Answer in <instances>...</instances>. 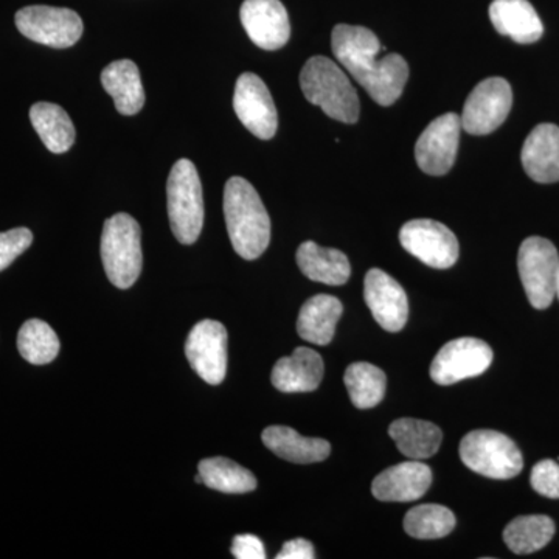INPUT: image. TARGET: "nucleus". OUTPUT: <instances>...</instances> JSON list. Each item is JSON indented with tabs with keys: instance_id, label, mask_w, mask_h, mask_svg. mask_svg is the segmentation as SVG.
<instances>
[{
	"instance_id": "2",
	"label": "nucleus",
	"mask_w": 559,
	"mask_h": 559,
	"mask_svg": "<svg viewBox=\"0 0 559 559\" xmlns=\"http://www.w3.org/2000/svg\"><path fill=\"white\" fill-rule=\"evenodd\" d=\"M224 216L235 252L245 260L263 255L271 241V219L249 180L234 176L224 189Z\"/></svg>"
},
{
	"instance_id": "13",
	"label": "nucleus",
	"mask_w": 559,
	"mask_h": 559,
	"mask_svg": "<svg viewBox=\"0 0 559 559\" xmlns=\"http://www.w3.org/2000/svg\"><path fill=\"white\" fill-rule=\"evenodd\" d=\"M462 130V119L454 112L443 114L429 123L415 145L419 170L429 176L447 175L457 157Z\"/></svg>"
},
{
	"instance_id": "17",
	"label": "nucleus",
	"mask_w": 559,
	"mask_h": 559,
	"mask_svg": "<svg viewBox=\"0 0 559 559\" xmlns=\"http://www.w3.org/2000/svg\"><path fill=\"white\" fill-rule=\"evenodd\" d=\"M432 485V471L421 460L390 466L371 484V492L381 502H414Z\"/></svg>"
},
{
	"instance_id": "5",
	"label": "nucleus",
	"mask_w": 559,
	"mask_h": 559,
	"mask_svg": "<svg viewBox=\"0 0 559 559\" xmlns=\"http://www.w3.org/2000/svg\"><path fill=\"white\" fill-rule=\"evenodd\" d=\"M167 197L173 235L182 245H193L204 226V198L193 162L180 159L173 165Z\"/></svg>"
},
{
	"instance_id": "1",
	"label": "nucleus",
	"mask_w": 559,
	"mask_h": 559,
	"mask_svg": "<svg viewBox=\"0 0 559 559\" xmlns=\"http://www.w3.org/2000/svg\"><path fill=\"white\" fill-rule=\"evenodd\" d=\"M334 57L378 105L392 106L409 79V66L399 53L378 58L380 39L366 27L340 24L331 35Z\"/></svg>"
},
{
	"instance_id": "32",
	"label": "nucleus",
	"mask_w": 559,
	"mask_h": 559,
	"mask_svg": "<svg viewBox=\"0 0 559 559\" xmlns=\"http://www.w3.org/2000/svg\"><path fill=\"white\" fill-rule=\"evenodd\" d=\"M32 242V230L25 227L2 231L0 234V272L5 271L17 257L31 248Z\"/></svg>"
},
{
	"instance_id": "22",
	"label": "nucleus",
	"mask_w": 559,
	"mask_h": 559,
	"mask_svg": "<svg viewBox=\"0 0 559 559\" xmlns=\"http://www.w3.org/2000/svg\"><path fill=\"white\" fill-rule=\"evenodd\" d=\"M102 84L116 103L121 116H135L145 105V91L135 62H110L102 72Z\"/></svg>"
},
{
	"instance_id": "6",
	"label": "nucleus",
	"mask_w": 559,
	"mask_h": 559,
	"mask_svg": "<svg viewBox=\"0 0 559 559\" xmlns=\"http://www.w3.org/2000/svg\"><path fill=\"white\" fill-rule=\"evenodd\" d=\"M459 452L471 471L488 479H513L524 468L520 448L498 430H473L460 441Z\"/></svg>"
},
{
	"instance_id": "12",
	"label": "nucleus",
	"mask_w": 559,
	"mask_h": 559,
	"mask_svg": "<svg viewBox=\"0 0 559 559\" xmlns=\"http://www.w3.org/2000/svg\"><path fill=\"white\" fill-rule=\"evenodd\" d=\"M186 356L191 369L212 385H218L227 371V330L218 320L205 319L190 331Z\"/></svg>"
},
{
	"instance_id": "23",
	"label": "nucleus",
	"mask_w": 559,
	"mask_h": 559,
	"mask_svg": "<svg viewBox=\"0 0 559 559\" xmlns=\"http://www.w3.org/2000/svg\"><path fill=\"white\" fill-rule=\"evenodd\" d=\"M344 307L342 301L326 294L311 297L301 307L297 319V333L301 340L316 345H329L336 333Z\"/></svg>"
},
{
	"instance_id": "27",
	"label": "nucleus",
	"mask_w": 559,
	"mask_h": 559,
	"mask_svg": "<svg viewBox=\"0 0 559 559\" xmlns=\"http://www.w3.org/2000/svg\"><path fill=\"white\" fill-rule=\"evenodd\" d=\"M555 530L557 525L554 520L544 514L518 516L503 530V540L513 554H535L550 543L555 536Z\"/></svg>"
},
{
	"instance_id": "25",
	"label": "nucleus",
	"mask_w": 559,
	"mask_h": 559,
	"mask_svg": "<svg viewBox=\"0 0 559 559\" xmlns=\"http://www.w3.org/2000/svg\"><path fill=\"white\" fill-rule=\"evenodd\" d=\"M389 436L395 441L401 454L411 460L432 457L443 441V432L439 426L415 418L396 419L390 425Z\"/></svg>"
},
{
	"instance_id": "11",
	"label": "nucleus",
	"mask_w": 559,
	"mask_h": 559,
	"mask_svg": "<svg viewBox=\"0 0 559 559\" xmlns=\"http://www.w3.org/2000/svg\"><path fill=\"white\" fill-rule=\"evenodd\" d=\"M492 362V349L487 342L460 337L448 342L437 353L430 366V378L440 385H452L484 374Z\"/></svg>"
},
{
	"instance_id": "7",
	"label": "nucleus",
	"mask_w": 559,
	"mask_h": 559,
	"mask_svg": "<svg viewBox=\"0 0 559 559\" xmlns=\"http://www.w3.org/2000/svg\"><path fill=\"white\" fill-rule=\"evenodd\" d=\"M518 270L532 307L547 310L557 297L559 277V253L554 242L540 237L524 240Z\"/></svg>"
},
{
	"instance_id": "36",
	"label": "nucleus",
	"mask_w": 559,
	"mask_h": 559,
	"mask_svg": "<svg viewBox=\"0 0 559 559\" xmlns=\"http://www.w3.org/2000/svg\"><path fill=\"white\" fill-rule=\"evenodd\" d=\"M557 296H558V299H559V277H558V288H557Z\"/></svg>"
},
{
	"instance_id": "9",
	"label": "nucleus",
	"mask_w": 559,
	"mask_h": 559,
	"mask_svg": "<svg viewBox=\"0 0 559 559\" xmlns=\"http://www.w3.org/2000/svg\"><path fill=\"white\" fill-rule=\"evenodd\" d=\"M513 106V91L509 81L491 76L471 92L463 108L462 128L468 134L487 135L498 130Z\"/></svg>"
},
{
	"instance_id": "28",
	"label": "nucleus",
	"mask_w": 559,
	"mask_h": 559,
	"mask_svg": "<svg viewBox=\"0 0 559 559\" xmlns=\"http://www.w3.org/2000/svg\"><path fill=\"white\" fill-rule=\"evenodd\" d=\"M205 487L227 495H245L257 488V479L249 469L229 459L201 460L198 465Z\"/></svg>"
},
{
	"instance_id": "34",
	"label": "nucleus",
	"mask_w": 559,
	"mask_h": 559,
	"mask_svg": "<svg viewBox=\"0 0 559 559\" xmlns=\"http://www.w3.org/2000/svg\"><path fill=\"white\" fill-rule=\"evenodd\" d=\"M231 554H234V557L237 559L266 558V550H264L263 543L253 535L235 536L234 544H231Z\"/></svg>"
},
{
	"instance_id": "20",
	"label": "nucleus",
	"mask_w": 559,
	"mask_h": 559,
	"mask_svg": "<svg viewBox=\"0 0 559 559\" xmlns=\"http://www.w3.org/2000/svg\"><path fill=\"white\" fill-rule=\"evenodd\" d=\"M489 20L500 35L520 44L536 43L544 33L543 22L528 0H495Z\"/></svg>"
},
{
	"instance_id": "16",
	"label": "nucleus",
	"mask_w": 559,
	"mask_h": 559,
	"mask_svg": "<svg viewBox=\"0 0 559 559\" xmlns=\"http://www.w3.org/2000/svg\"><path fill=\"white\" fill-rule=\"evenodd\" d=\"M240 17L249 38L260 49L278 50L289 40L288 11L280 0H245Z\"/></svg>"
},
{
	"instance_id": "26",
	"label": "nucleus",
	"mask_w": 559,
	"mask_h": 559,
	"mask_svg": "<svg viewBox=\"0 0 559 559\" xmlns=\"http://www.w3.org/2000/svg\"><path fill=\"white\" fill-rule=\"evenodd\" d=\"M31 120L50 153H68L75 143V127L61 106L47 102L35 103L31 109Z\"/></svg>"
},
{
	"instance_id": "29",
	"label": "nucleus",
	"mask_w": 559,
	"mask_h": 559,
	"mask_svg": "<svg viewBox=\"0 0 559 559\" xmlns=\"http://www.w3.org/2000/svg\"><path fill=\"white\" fill-rule=\"evenodd\" d=\"M344 381L349 400L358 409H371L384 400L388 378L384 371L373 364H352L345 370Z\"/></svg>"
},
{
	"instance_id": "30",
	"label": "nucleus",
	"mask_w": 559,
	"mask_h": 559,
	"mask_svg": "<svg viewBox=\"0 0 559 559\" xmlns=\"http://www.w3.org/2000/svg\"><path fill=\"white\" fill-rule=\"evenodd\" d=\"M61 344L57 333L44 320H27L17 334V349L33 366H46L57 358Z\"/></svg>"
},
{
	"instance_id": "10",
	"label": "nucleus",
	"mask_w": 559,
	"mask_h": 559,
	"mask_svg": "<svg viewBox=\"0 0 559 559\" xmlns=\"http://www.w3.org/2000/svg\"><path fill=\"white\" fill-rule=\"evenodd\" d=\"M400 241L411 255L436 270H448L457 263V237L439 221H409L400 231Z\"/></svg>"
},
{
	"instance_id": "33",
	"label": "nucleus",
	"mask_w": 559,
	"mask_h": 559,
	"mask_svg": "<svg viewBox=\"0 0 559 559\" xmlns=\"http://www.w3.org/2000/svg\"><path fill=\"white\" fill-rule=\"evenodd\" d=\"M530 484L544 498L559 499V465L554 460L536 463L530 476Z\"/></svg>"
},
{
	"instance_id": "18",
	"label": "nucleus",
	"mask_w": 559,
	"mask_h": 559,
	"mask_svg": "<svg viewBox=\"0 0 559 559\" xmlns=\"http://www.w3.org/2000/svg\"><path fill=\"white\" fill-rule=\"evenodd\" d=\"M521 160L525 173L535 182H558L559 127L543 123L533 128L522 146Z\"/></svg>"
},
{
	"instance_id": "21",
	"label": "nucleus",
	"mask_w": 559,
	"mask_h": 559,
	"mask_svg": "<svg viewBox=\"0 0 559 559\" xmlns=\"http://www.w3.org/2000/svg\"><path fill=\"white\" fill-rule=\"evenodd\" d=\"M261 439L264 447L280 459L300 463V465L323 462L329 459L331 452L329 441L300 436L297 430L288 426H270L264 429Z\"/></svg>"
},
{
	"instance_id": "8",
	"label": "nucleus",
	"mask_w": 559,
	"mask_h": 559,
	"mask_svg": "<svg viewBox=\"0 0 559 559\" xmlns=\"http://www.w3.org/2000/svg\"><path fill=\"white\" fill-rule=\"evenodd\" d=\"M17 31L31 40L53 47L68 49L75 46L83 36V21L73 10L58 7L32 5L17 11Z\"/></svg>"
},
{
	"instance_id": "24",
	"label": "nucleus",
	"mask_w": 559,
	"mask_h": 559,
	"mask_svg": "<svg viewBox=\"0 0 559 559\" xmlns=\"http://www.w3.org/2000/svg\"><path fill=\"white\" fill-rule=\"evenodd\" d=\"M296 259L305 277L323 285H345L352 275V266L344 252L320 248L314 241H305L297 249Z\"/></svg>"
},
{
	"instance_id": "4",
	"label": "nucleus",
	"mask_w": 559,
	"mask_h": 559,
	"mask_svg": "<svg viewBox=\"0 0 559 559\" xmlns=\"http://www.w3.org/2000/svg\"><path fill=\"white\" fill-rule=\"evenodd\" d=\"M102 260L114 286L128 289L138 282L143 266L142 230L128 213L106 219L102 234Z\"/></svg>"
},
{
	"instance_id": "15",
	"label": "nucleus",
	"mask_w": 559,
	"mask_h": 559,
	"mask_svg": "<svg viewBox=\"0 0 559 559\" xmlns=\"http://www.w3.org/2000/svg\"><path fill=\"white\" fill-rule=\"evenodd\" d=\"M364 299L382 329L399 333L409 318L406 290L381 270H370L364 280Z\"/></svg>"
},
{
	"instance_id": "35",
	"label": "nucleus",
	"mask_w": 559,
	"mask_h": 559,
	"mask_svg": "<svg viewBox=\"0 0 559 559\" xmlns=\"http://www.w3.org/2000/svg\"><path fill=\"white\" fill-rule=\"evenodd\" d=\"M277 559H314V547L310 540L307 539H293L283 546L278 551Z\"/></svg>"
},
{
	"instance_id": "31",
	"label": "nucleus",
	"mask_w": 559,
	"mask_h": 559,
	"mask_svg": "<svg viewBox=\"0 0 559 559\" xmlns=\"http://www.w3.org/2000/svg\"><path fill=\"white\" fill-rule=\"evenodd\" d=\"M455 528V516L450 509L437 503L418 506L404 518V530L415 539H440Z\"/></svg>"
},
{
	"instance_id": "3",
	"label": "nucleus",
	"mask_w": 559,
	"mask_h": 559,
	"mask_svg": "<svg viewBox=\"0 0 559 559\" xmlns=\"http://www.w3.org/2000/svg\"><path fill=\"white\" fill-rule=\"evenodd\" d=\"M300 86L311 105L319 106L331 119L356 123L359 98L347 73L326 57H312L300 73Z\"/></svg>"
},
{
	"instance_id": "19",
	"label": "nucleus",
	"mask_w": 559,
	"mask_h": 559,
	"mask_svg": "<svg viewBox=\"0 0 559 559\" xmlns=\"http://www.w3.org/2000/svg\"><path fill=\"white\" fill-rule=\"evenodd\" d=\"M323 373L325 367L322 356L314 349L299 347L288 358H282L275 364L271 381L280 392H314L323 380Z\"/></svg>"
},
{
	"instance_id": "14",
	"label": "nucleus",
	"mask_w": 559,
	"mask_h": 559,
	"mask_svg": "<svg viewBox=\"0 0 559 559\" xmlns=\"http://www.w3.org/2000/svg\"><path fill=\"white\" fill-rule=\"evenodd\" d=\"M238 119L255 138L270 140L278 128L277 108L264 81L255 73H242L234 94Z\"/></svg>"
}]
</instances>
